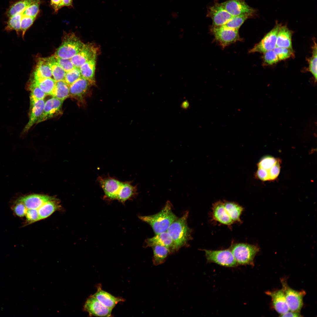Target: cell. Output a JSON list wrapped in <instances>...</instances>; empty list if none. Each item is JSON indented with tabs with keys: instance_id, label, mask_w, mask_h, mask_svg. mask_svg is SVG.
<instances>
[{
	"instance_id": "49",
	"label": "cell",
	"mask_w": 317,
	"mask_h": 317,
	"mask_svg": "<svg viewBox=\"0 0 317 317\" xmlns=\"http://www.w3.org/2000/svg\"><path fill=\"white\" fill-rule=\"evenodd\" d=\"M189 106V104L187 101H185L183 102L182 104V107L184 109H186Z\"/></svg>"
},
{
	"instance_id": "29",
	"label": "cell",
	"mask_w": 317,
	"mask_h": 317,
	"mask_svg": "<svg viewBox=\"0 0 317 317\" xmlns=\"http://www.w3.org/2000/svg\"><path fill=\"white\" fill-rule=\"evenodd\" d=\"M223 202L226 210L234 222H241L240 217L243 211V207L234 202Z\"/></svg>"
},
{
	"instance_id": "16",
	"label": "cell",
	"mask_w": 317,
	"mask_h": 317,
	"mask_svg": "<svg viewBox=\"0 0 317 317\" xmlns=\"http://www.w3.org/2000/svg\"><path fill=\"white\" fill-rule=\"evenodd\" d=\"M97 49L91 43L85 44L82 49L71 60L74 66L80 68L86 62L96 57Z\"/></svg>"
},
{
	"instance_id": "47",
	"label": "cell",
	"mask_w": 317,
	"mask_h": 317,
	"mask_svg": "<svg viewBox=\"0 0 317 317\" xmlns=\"http://www.w3.org/2000/svg\"><path fill=\"white\" fill-rule=\"evenodd\" d=\"M279 316L281 317H298L302 316H301L300 313L293 312L289 311L282 314H280Z\"/></svg>"
},
{
	"instance_id": "15",
	"label": "cell",
	"mask_w": 317,
	"mask_h": 317,
	"mask_svg": "<svg viewBox=\"0 0 317 317\" xmlns=\"http://www.w3.org/2000/svg\"><path fill=\"white\" fill-rule=\"evenodd\" d=\"M63 102L53 97L48 100L45 102L43 112L36 123L51 118L61 113Z\"/></svg>"
},
{
	"instance_id": "8",
	"label": "cell",
	"mask_w": 317,
	"mask_h": 317,
	"mask_svg": "<svg viewBox=\"0 0 317 317\" xmlns=\"http://www.w3.org/2000/svg\"><path fill=\"white\" fill-rule=\"evenodd\" d=\"M258 167L257 175L262 180L274 179L279 173V162L272 157H266L263 158L259 163Z\"/></svg>"
},
{
	"instance_id": "48",
	"label": "cell",
	"mask_w": 317,
	"mask_h": 317,
	"mask_svg": "<svg viewBox=\"0 0 317 317\" xmlns=\"http://www.w3.org/2000/svg\"><path fill=\"white\" fill-rule=\"evenodd\" d=\"M64 6H72L73 0H63Z\"/></svg>"
},
{
	"instance_id": "9",
	"label": "cell",
	"mask_w": 317,
	"mask_h": 317,
	"mask_svg": "<svg viewBox=\"0 0 317 317\" xmlns=\"http://www.w3.org/2000/svg\"><path fill=\"white\" fill-rule=\"evenodd\" d=\"M238 30L231 29L223 26H212L211 31L215 40L223 47L240 40Z\"/></svg>"
},
{
	"instance_id": "39",
	"label": "cell",
	"mask_w": 317,
	"mask_h": 317,
	"mask_svg": "<svg viewBox=\"0 0 317 317\" xmlns=\"http://www.w3.org/2000/svg\"><path fill=\"white\" fill-rule=\"evenodd\" d=\"M40 0H36L29 5L22 13L23 16L36 17L39 11Z\"/></svg>"
},
{
	"instance_id": "40",
	"label": "cell",
	"mask_w": 317,
	"mask_h": 317,
	"mask_svg": "<svg viewBox=\"0 0 317 317\" xmlns=\"http://www.w3.org/2000/svg\"><path fill=\"white\" fill-rule=\"evenodd\" d=\"M273 50L280 60L288 59L294 56V51L292 49L276 47Z\"/></svg>"
},
{
	"instance_id": "27",
	"label": "cell",
	"mask_w": 317,
	"mask_h": 317,
	"mask_svg": "<svg viewBox=\"0 0 317 317\" xmlns=\"http://www.w3.org/2000/svg\"><path fill=\"white\" fill-rule=\"evenodd\" d=\"M151 247L153 252V262L155 265L163 263L168 256L171 253L168 248L163 246L156 245Z\"/></svg>"
},
{
	"instance_id": "45",
	"label": "cell",
	"mask_w": 317,
	"mask_h": 317,
	"mask_svg": "<svg viewBox=\"0 0 317 317\" xmlns=\"http://www.w3.org/2000/svg\"><path fill=\"white\" fill-rule=\"evenodd\" d=\"M14 210L17 215L23 217L25 216L27 209L22 203L18 201L14 207Z\"/></svg>"
},
{
	"instance_id": "24",
	"label": "cell",
	"mask_w": 317,
	"mask_h": 317,
	"mask_svg": "<svg viewBox=\"0 0 317 317\" xmlns=\"http://www.w3.org/2000/svg\"><path fill=\"white\" fill-rule=\"evenodd\" d=\"M52 76L48 58H40L34 72L33 80H38Z\"/></svg>"
},
{
	"instance_id": "3",
	"label": "cell",
	"mask_w": 317,
	"mask_h": 317,
	"mask_svg": "<svg viewBox=\"0 0 317 317\" xmlns=\"http://www.w3.org/2000/svg\"><path fill=\"white\" fill-rule=\"evenodd\" d=\"M229 249L238 265L253 266L254 259L259 252L257 246L245 243L232 244Z\"/></svg>"
},
{
	"instance_id": "38",
	"label": "cell",
	"mask_w": 317,
	"mask_h": 317,
	"mask_svg": "<svg viewBox=\"0 0 317 317\" xmlns=\"http://www.w3.org/2000/svg\"><path fill=\"white\" fill-rule=\"evenodd\" d=\"M81 77L79 68L75 67L66 72L64 80L69 86Z\"/></svg>"
},
{
	"instance_id": "6",
	"label": "cell",
	"mask_w": 317,
	"mask_h": 317,
	"mask_svg": "<svg viewBox=\"0 0 317 317\" xmlns=\"http://www.w3.org/2000/svg\"><path fill=\"white\" fill-rule=\"evenodd\" d=\"M97 181L104 193V198L109 201L117 200L121 190L123 181L109 176H99Z\"/></svg>"
},
{
	"instance_id": "22",
	"label": "cell",
	"mask_w": 317,
	"mask_h": 317,
	"mask_svg": "<svg viewBox=\"0 0 317 317\" xmlns=\"http://www.w3.org/2000/svg\"><path fill=\"white\" fill-rule=\"evenodd\" d=\"M137 187L134 186L131 181H123L122 188L117 200L124 204L127 200H132L138 194Z\"/></svg>"
},
{
	"instance_id": "34",
	"label": "cell",
	"mask_w": 317,
	"mask_h": 317,
	"mask_svg": "<svg viewBox=\"0 0 317 317\" xmlns=\"http://www.w3.org/2000/svg\"><path fill=\"white\" fill-rule=\"evenodd\" d=\"M252 16V15L246 14L232 16L226 23L223 26L231 29L238 30L245 21Z\"/></svg>"
},
{
	"instance_id": "50",
	"label": "cell",
	"mask_w": 317,
	"mask_h": 317,
	"mask_svg": "<svg viewBox=\"0 0 317 317\" xmlns=\"http://www.w3.org/2000/svg\"><path fill=\"white\" fill-rule=\"evenodd\" d=\"M171 16L174 18L176 19L178 16V14L175 12H172L171 14Z\"/></svg>"
},
{
	"instance_id": "31",
	"label": "cell",
	"mask_w": 317,
	"mask_h": 317,
	"mask_svg": "<svg viewBox=\"0 0 317 317\" xmlns=\"http://www.w3.org/2000/svg\"><path fill=\"white\" fill-rule=\"evenodd\" d=\"M53 79L56 82L64 80L66 72L56 61L54 55L48 58Z\"/></svg>"
},
{
	"instance_id": "4",
	"label": "cell",
	"mask_w": 317,
	"mask_h": 317,
	"mask_svg": "<svg viewBox=\"0 0 317 317\" xmlns=\"http://www.w3.org/2000/svg\"><path fill=\"white\" fill-rule=\"evenodd\" d=\"M85 44L74 33L68 34L64 37L54 55L63 58L71 59L82 49Z\"/></svg>"
},
{
	"instance_id": "36",
	"label": "cell",
	"mask_w": 317,
	"mask_h": 317,
	"mask_svg": "<svg viewBox=\"0 0 317 317\" xmlns=\"http://www.w3.org/2000/svg\"><path fill=\"white\" fill-rule=\"evenodd\" d=\"M311 57L308 59V70L314 77L316 81L317 80V45L316 42L313 48Z\"/></svg>"
},
{
	"instance_id": "12",
	"label": "cell",
	"mask_w": 317,
	"mask_h": 317,
	"mask_svg": "<svg viewBox=\"0 0 317 317\" xmlns=\"http://www.w3.org/2000/svg\"><path fill=\"white\" fill-rule=\"evenodd\" d=\"M84 308L91 316L110 317L111 315L112 309L104 306L92 295L87 299Z\"/></svg>"
},
{
	"instance_id": "13",
	"label": "cell",
	"mask_w": 317,
	"mask_h": 317,
	"mask_svg": "<svg viewBox=\"0 0 317 317\" xmlns=\"http://www.w3.org/2000/svg\"><path fill=\"white\" fill-rule=\"evenodd\" d=\"M226 11L232 16L248 14L253 15L255 11L245 0H227L221 3Z\"/></svg>"
},
{
	"instance_id": "30",
	"label": "cell",
	"mask_w": 317,
	"mask_h": 317,
	"mask_svg": "<svg viewBox=\"0 0 317 317\" xmlns=\"http://www.w3.org/2000/svg\"><path fill=\"white\" fill-rule=\"evenodd\" d=\"M36 0H20L10 6L7 10L6 14L9 18L17 14L22 13L29 5Z\"/></svg>"
},
{
	"instance_id": "17",
	"label": "cell",
	"mask_w": 317,
	"mask_h": 317,
	"mask_svg": "<svg viewBox=\"0 0 317 317\" xmlns=\"http://www.w3.org/2000/svg\"><path fill=\"white\" fill-rule=\"evenodd\" d=\"M158 245L168 248L171 253L175 252L172 239L170 235L166 231L156 235L154 237L146 239L144 243V247H152Z\"/></svg>"
},
{
	"instance_id": "35",
	"label": "cell",
	"mask_w": 317,
	"mask_h": 317,
	"mask_svg": "<svg viewBox=\"0 0 317 317\" xmlns=\"http://www.w3.org/2000/svg\"><path fill=\"white\" fill-rule=\"evenodd\" d=\"M22 14L20 13L9 18L5 30L7 31H15L17 34H19L21 31V23Z\"/></svg>"
},
{
	"instance_id": "1",
	"label": "cell",
	"mask_w": 317,
	"mask_h": 317,
	"mask_svg": "<svg viewBox=\"0 0 317 317\" xmlns=\"http://www.w3.org/2000/svg\"><path fill=\"white\" fill-rule=\"evenodd\" d=\"M172 205L167 201L162 209L158 213L148 216H140L139 218L149 224L156 235L166 231L171 225L177 218L172 211Z\"/></svg>"
},
{
	"instance_id": "14",
	"label": "cell",
	"mask_w": 317,
	"mask_h": 317,
	"mask_svg": "<svg viewBox=\"0 0 317 317\" xmlns=\"http://www.w3.org/2000/svg\"><path fill=\"white\" fill-rule=\"evenodd\" d=\"M92 86L88 80L81 76L69 86L70 96L84 102L85 97L90 94V89Z\"/></svg>"
},
{
	"instance_id": "42",
	"label": "cell",
	"mask_w": 317,
	"mask_h": 317,
	"mask_svg": "<svg viewBox=\"0 0 317 317\" xmlns=\"http://www.w3.org/2000/svg\"><path fill=\"white\" fill-rule=\"evenodd\" d=\"M263 60L265 64L272 65L277 63L279 60L278 56L273 50L264 53Z\"/></svg>"
},
{
	"instance_id": "18",
	"label": "cell",
	"mask_w": 317,
	"mask_h": 317,
	"mask_svg": "<svg viewBox=\"0 0 317 317\" xmlns=\"http://www.w3.org/2000/svg\"><path fill=\"white\" fill-rule=\"evenodd\" d=\"M45 102L44 100L30 99V113L29 119L23 129V133L28 131L36 123L43 112Z\"/></svg>"
},
{
	"instance_id": "23",
	"label": "cell",
	"mask_w": 317,
	"mask_h": 317,
	"mask_svg": "<svg viewBox=\"0 0 317 317\" xmlns=\"http://www.w3.org/2000/svg\"><path fill=\"white\" fill-rule=\"evenodd\" d=\"M92 296L96 298L106 307L112 309L118 303L124 301L122 298L117 297L102 290L98 286L96 292Z\"/></svg>"
},
{
	"instance_id": "32",
	"label": "cell",
	"mask_w": 317,
	"mask_h": 317,
	"mask_svg": "<svg viewBox=\"0 0 317 317\" xmlns=\"http://www.w3.org/2000/svg\"><path fill=\"white\" fill-rule=\"evenodd\" d=\"M59 207L54 200L44 203L38 209L39 220L48 217L58 209Z\"/></svg>"
},
{
	"instance_id": "33",
	"label": "cell",
	"mask_w": 317,
	"mask_h": 317,
	"mask_svg": "<svg viewBox=\"0 0 317 317\" xmlns=\"http://www.w3.org/2000/svg\"><path fill=\"white\" fill-rule=\"evenodd\" d=\"M32 81L46 95H51L56 82L53 79L47 77Z\"/></svg>"
},
{
	"instance_id": "25",
	"label": "cell",
	"mask_w": 317,
	"mask_h": 317,
	"mask_svg": "<svg viewBox=\"0 0 317 317\" xmlns=\"http://www.w3.org/2000/svg\"><path fill=\"white\" fill-rule=\"evenodd\" d=\"M96 57H95L82 65L79 68L81 76L88 80L92 85H96L95 73Z\"/></svg>"
},
{
	"instance_id": "26",
	"label": "cell",
	"mask_w": 317,
	"mask_h": 317,
	"mask_svg": "<svg viewBox=\"0 0 317 317\" xmlns=\"http://www.w3.org/2000/svg\"><path fill=\"white\" fill-rule=\"evenodd\" d=\"M292 33L286 26H281L277 37L276 47L292 49Z\"/></svg>"
},
{
	"instance_id": "2",
	"label": "cell",
	"mask_w": 317,
	"mask_h": 317,
	"mask_svg": "<svg viewBox=\"0 0 317 317\" xmlns=\"http://www.w3.org/2000/svg\"><path fill=\"white\" fill-rule=\"evenodd\" d=\"M188 215L187 211L175 220L167 230L172 239L175 252L187 245L191 238V230L187 223Z\"/></svg>"
},
{
	"instance_id": "37",
	"label": "cell",
	"mask_w": 317,
	"mask_h": 317,
	"mask_svg": "<svg viewBox=\"0 0 317 317\" xmlns=\"http://www.w3.org/2000/svg\"><path fill=\"white\" fill-rule=\"evenodd\" d=\"M29 89L31 92L30 99L44 100L46 95L32 80L29 85Z\"/></svg>"
},
{
	"instance_id": "19",
	"label": "cell",
	"mask_w": 317,
	"mask_h": 317,
	"mask_svg": "<svg viewBox=\"0 0 317 317\" xmlns=\"http://www.w3.org/2000/svg\"><path fill=\"white\" fill-rule=\"evenodd\" d=\"M53 200V198L48 195L35 194L21 197L18 201L22 203L27 209H38L44 203Z\"/></svg>"
},
{
	"instance_id": "21",
	"label": "cell",
	"mask_w": 317,
	"mask_h": 317,
	"mask_svg": "<svg viewBox=\"0 0 317 317\" xmlns=\"http://www.w3.org/2000/svg\"><path fill=\"white\" fill-rule=\"evenodd\" d=\"M212 217L213 219L223 224L230 226L234 222L226 210L222 201H218L213 204Z\"/></svg>"
},
{
	"instance_id": "10",
	"label": "cell",
	"mask_w": 317,
	"mask_h": 317,
	"mask_svg": "<svg viewBox=\"0 0 317 317\" xmlns=\"http://www.w3.org/2000/svg\"><path fill=\"white\" fill-rule=\"evenodd\" d=\"M281 26L280 24L277 23L272 29L249 50V52L264 53L273 50L276 46L278 35Z\"/></svg>"
},
{
	"instance_id": "41",
	"label": "cell",
	"mask_w": 317,
	"mask_h": 317,
	"mask_svg": "<svg viewBox=\"0 0 317 317\" xmlns=\"http://www.w3.org/2000/svg\"><path fill=\"white\" fill-rule=\"evenodd\" d=\"M36 18V17L22 15L21 23V29L22 33L23 38H24L25 34L26 31L33 23Z\"/></svg>"
},
{
	"instance_id": "20",
	"label": "cell",
	"mask_w": 317,
	"mask_h": 317,
	"mask_svg": "<svg viewBox=\"0 0 317 317\" xmlns=\"http://www.w3.org/2000/svg\"><path fill=\"white\" fill-rule=\"evenodd\" d=\"M266 294L270 296L276 311L280 314L289 311L285 294L282 289L273 291H267Z\"/></svg>"
},
{
	"instance_id": "7",
	"label": "cell",
	"mask_w": 317,
	"mask_h": 317,
	"mask_svg": "<svg viewBox=\"0 0 317 317\" xmlns=\"http://www.w3.org/2000/svg\"><path fill=\"white\" fill-rule=\"evenodd\" d=\"M281 282L282 289L284 294L289 311L300 313L303 306V298L305 292L304 291H297L291 288L284 279H282Z\"/></svg>"
},
{
	"instance_id": "28",
	"label": "cell",
	"mask_w": 317,
	"mask_h": 317,
	"mask_svg": "<svg viewBox=\"0 0 317 317\" xmlns=\"http://www.w3.org/2000/svg\"><path fill=\"white\" fill-rule=\"evenodd\" d=\"M51 95L63 101L70 96L69 86L64 80L56 82Z\"/></svg>"
},
{
	"instance_id": "43",
	"label": "cell",
	"mask_w": 317,
	"mask_h": 317,
	"mask_svg": "<svg viewBox=\"0 0 317 317\" xmlns=\"http://www.w3.org/2000/svg\"><path fill=\"white\" fill-rule=\"evenodd\" d=\"M54 56L57 62L66 72L71 70L75 67L71 59H64Z\"/></svg>"
},
{
	"instance_id": "11",
	"label": "cell",
	"mask_w": 317,
	"mask_h": 317,
	"mask_svg": "<svg viewBox=\"0 0 317 317\" xmlns=\"http://www.w3.org/2000/svg\"><path fill=\"white\" fill-rule=\"evenodd\" d=\"M207 16L211 18L212 26H213L224 25L232 17L226 11L221 3L217 2L215 3L209 7Z\"/></svg>"
},
{
	"instance_id": "44",
	"label": "cell",
	"mask_w": 317,
	"mask_h": 317,
	"mask_svg": "<svg viewBox=\"0 0 317 317\" xmlns=\"http://www.w3.org/2000/svg\"><path fill=\"white\" fill-rule=\"evenodd\" d=\"M25 216L27 221L29 223L39 221L38 209H27Z\"/></svg>"
},
{
	"instance_id": "5",
	"label": "cell",
	"mask_w": 317,
	"mask_h": 317,
	"mask_svg": "<svg viewBox=\"0 0 317 317\" xmlns=\"http://www.w3.org/2000/svg\"><path fill=\"white\" fill-rule=\"evenodd\" d=\"M207 263H214L229 267L237 266L238 264L230 249L213 250L204 249Z\"/></svg>"
},
{
	"instance_id": "46",
	"label": "cell",
	"mask_w": 317,
	"mask_h": 317,
	"mask_svg": "<svg viewBox=\"0 0 317 317\" xmlns=\"http://www.w3.org/2000/svg\"><path fill=\"white\" fill-rule=\"evenodd\" d=\"M50 4L52 8L56 12L64 6L63 0H50Z\"/></svg>"
}]
</instances>
